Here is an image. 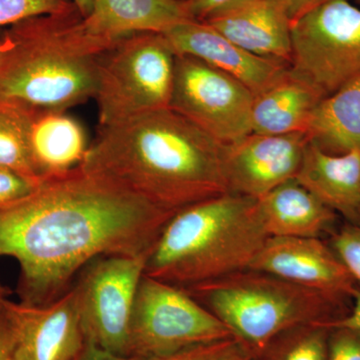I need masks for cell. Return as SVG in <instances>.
Listing matches in <instances>:
<instances>
[{
  "mask_svg": "<svg viewBox=\"0 0 360 360\" xmlns=\"http://www.w3.org/2000/svg\"><path fill=\"white\" fill-rule=\"evenodd\" d=\"M174 213L78 167L0 205V258L20 265V302L49 304L97 257L149 255Z\"/></svg>",
  "mask_w": 360,
  "mask_h": 360,
  "instance_id": "6da1fadb",
  "label": "cell"
},
{
  "mask_svg": "<svg viewBox=\"0 0 360 360\" xmlns=\"http://www.w3.org/2000/svg\"><path fill=\"white\" fill-rule=\"evenodd\" d=\"M79 167L175 212L229 193L224 144L172 108L101 127Z\"/></svg>",
  "mask_w": 360,
  "mask_h": 360,
  "instance_id": "7a4b0ae2",
  "label": "cell"
},
{
  "mask_svg": "<svg viewBox=\"0 0 360 360\" xmlns=\"http://www.w3.org/2000/svg\"><path fill=\"white\" fill-rule=\"evenodd\" d=\"M115 42L90 32L77 6L9 25L0 33V99L63 112L86 103Z\"/></svg>",
  "mask_w": 360,
  "mask_h": 360,
  "instance_id": "3957f363",
  "label": "cell"
},
{
  "mask_svg": "<svg viewBox=\"0 0 360 360\" xmlns=\"http://www.w3.org/2000/svg\"><path fill=\"white\" fill-rule=\"evenodd\" d=\"M269 238L257 200L222 194L174 213L144 274L186 290L250 269Z\"/></svg>",
  "mask_w": 360,
  "mask_h": 360,
  "instance_id": "277c9868",
  "label": "cell"
},
{
  "mask_svg": "<svg viewBox=\"0 0 360 360\" xmlns=\"http://www.w3.org/2000/svg\"><path fill=\"white\" fill-rule=\"evenodd\" d=\"M257 357L291 329L326 328L342 319L350 298L311 290L253 269L186 288Z\"/></svg>",
  "mask_w": 360,
  "mask_h": 360,
  "instance_id": "5b68a950",
  "label": "cell"
},
{
  "mask_svg": "<svg viewBox=\"0 0 360 360\" xmlns=\"http://www.w3.org/2000/svg\"><path fill=\"white\" fill-rule=\"evenodd\" d=\"M175 58L163 33H135L116 40L99 61L94 99L101 127L169 108Z\"/></svg>",
  "mask_w": 360,
  "mask_h": 360,
  "instance_id": "8992f818",
  "label": "cell"
},
{
  "mask_svg": "<svg viewBox=\"0 0 360 360\" xmlns=\"http://www.w3.org/2000/svg\"><path fill=\"white\" fill-rule=\"evenodd\" d=\"M232 336L219 317L184 288L142 277L130 322V356L158 359Z\"/></svg>",
  "mask_w": 360,
  "mask_h": 360,
  "instance_id": "52a82bcc",
  "label": "cell"
},
{
  "mask_svg": "<svg viewBox=\"0 0 360 360\" xmlns=\"http://www.w3.org/2000/svg\"><path fill=\"white\" fill-rule=\"evenodd\" d=\"M290 68L330 96L360 73V8L329 0L292 21Z\"/></svg>",
  "mask_w": 360,
  "mask_h": 360,
  "instance_id": "ba28073f",
  "label": "cell"
},
{
  "mask_svg": "<svg viewBox=\"0 0 360 360\" xmlns=\"http://www.w3.org/2000/svg\"><path fill=\"white\" fill-rule=\"evenodd\" d=\"M148 255H105L80 270L72 286L85 340L129 355L130 322Z\"/></svg>",
  "mask_w": 360,
  "mask_h": 360,
  "instance_id": "9c48e42d",
  "label": "cell"
},
{
  "mask_svg": "<svg viewBox=\"0 0 360 360\" xmlns=\"http://www.w3.org/2000/svg\"><path fill=\"white\" fill-rule=\"evenodd\" d=\"M255 94L236 78L189 56L175 58L169 108L222 144L251 134Z\"/></svg>",
  "mask_w": 360,
  "mask_h": 360,
  "instance_id": "30bf717a",
  "label": "cell"
},
{
  "mask_svg": "<svg viewBox=\"0 0 360 360\" xmlns=\"http://www.w3.org/2000/svg\"><path fill=\"white\" fill-rule=\"evenodd\" d=\"M0 316L8 336L9 360H77L86 342L73 286L45 305L6 298L0 302Z\"/></svg>",
  "mask_w": 360,
  "mask_h": 360,
  "instance_id": "8fae6325",
  "label": "cell"
},
{
  "mask_svg": "<svg viewBox=\"0 0 360 360\" xmlns=\"http://www.w3.org/2000/svg\"><path fill=\"white\" fill-rule=\"evenodd\" d=\"M309 141L303 132L250 134L224 144L229 193L259 200L283 182L295 179Z\"/></svg>",
  "mask_w": 360,
  "mask_h": 360,
  "instance_id": "7c38bea8",
  "label": "cell"
},
{
  "mask_svg": "<svg viewBox=\"0 0 360 360\" xmlns=\"http://www.w3.org/2000/svg\"><path fill=\"white\" fill-rule=\"evenodd\" d=\"M248 269L350 300L357 288L333 248L319 238L269 236Z\"/></svg>",
  "mask_w": 360,
  "mask_h": 360,
  "instance_id": "4fadbf2b",
  "label": "cell"
},
{
  "mask_svg": "<svg viewBox=\"0 0 360 360\" xmlns=\"http://www.w3.org/2000/svg\"><path fill=\"white\" fill-rule=\"evenodd\" d=\"M163 34L175 54L193 56L224 71L245 84L255 96L276 82L290 66L241 49L205 21H184Z\"/></svg>",
  "mask_w": 360,
  "mask_h": 360,
  "instance_id": "5bb4252c",
  "label": "cell"
},
{
  "mask_svg": "<svg viewBox=\"0 0 360 360\" xmlns=\"http://www.w3.org/2000/svg\"><path fill=\"white\" fill-rule=\"evenodd\" d=\"M205 22L255 56L290 65L292 20L285 0H257L212 16Z\"/></svg>",
  "mask_w": 360,
  "mask_h": 360,
  "instance_id": "9a60e30c",
  "label": "cell"
},
{
  "mask_svg": "<svg viewBox=\"0 0 360 360\" xmlns=\"http://www.w3.org/2000/svg\"><path fill=\"white\" fill-rule=\"evenodd\" d=\"M295 179L348 224H360L359 151L329 155L309 141Z\"/></svg>",
  "mask_w": 360,
  "mask_h": 360,
  "instance_id": "2e32d148",
  "label": "cell"
},
{
  "mask_svg": "<svg viewBox=\"0 0 360 360\" xmlns=\"http://www.w3.org/2000/svg\"><path fill=\"white\" fill-rule=\"evenodd\" d=\"M322 98L321 92L290 66L276 82L255 94L251 134H305L312 112Z\"/></svg>",
  "mask_w": 360,
  "mask_h": 360,
  "instance_id": "e0dca14e",
  "label": "cell"
},
{
  "mask_svg": "<svg viewBox=\"0 0 360 360\" xmlns=\"http://www.w3.org/2000/svg\"><path fill=\"white\" fill-rule=\"evenodd\" d=\"M90 32L111 41L142 32H167L191 20L184 0H92Z\"/></svg>",
  "mask_w": 360,
  "mask_h": 360,
  "instance_id": "ac0fdd59",
  "label": "cell"
},
{
  "mask_svg": "<svg viewBox=\"0 0 360 360\" xmlns=\"http://www.w3.org/2000/svg\"><path fill=\"white\" fill-rule=\"evenodd\" d=\"M257 200L269 236L319 238L333 229L338 217L295 179L283 182Z\"/></svg>",
  "mask_w": 360,
  "mask_h": 360,
  "instance_id": "d6986e66",
  "label": "cell"
},
{
  "mask_svg": "<svg viewBox=\"0 0 360 360\" xmlns=\"http://www.w3.org/2000/svg\"><path fill=\"white\" fill-rule=\"evenodd\" d=\"M89 144L82 123L63 111L33 110L30 156L39 179L65 174L82 165Z\"/></svg>",
  "mask_w": 360,
  "mask_h": 360,
  "instance_id": "ffe728a7",
  "label": "cell"
},
{
  "mask_svg": "<svg viewBox=\"0 0 360 360\" xmlns=\"http://www.w3.org/2000/svg\"><path fill=\"white\" fill-rule=\"evenodd\" d=\"M305 134L324 153H360V73L317 104Z\"/></svg>",
  "mask_w": 360,
  "mask_h": 360,
  "instance_id": "44dd1931",
  "label": "cell"
},
{
  "mask_svg": "<svg viewBox=\"0 0 360 360\" xmlns=\"http://www.w3.org/2000/svg\"><path fill=\"white\" fill-rule=\"evenodd\" d=\"M32 113L30 108L0 99V167L41 180L35 174L30 156Z\"/></svg>",
  "mask_w": 360,
  "mask_h": 360,
  "instance_id": "7402d4cb",
  "label": "cell"
},
{
  "mask_svg": "<svg viewBox=\"0 0 360 360\" xmlns=\"http://www.w3.org/2000/svg\"><path fill=\"white\" fill-rule=\"evenodd\" d=\"M329 331L321 326H300L277 338L265 352H270L269 360H326Z\"/></svg>",
  "mask_w": 360,
  "mask_h": 360,
  "instance_id": "603a6c76",
  "label": "cell"
},
{
  "mask_svg": "<svg viewBox=\"0 0 360 360\" xmlns=\"http://www.w3.org/2000/svg\"><path fill=\"white\" fill-rule=\"evenodd\" d=\"M257 355L236 336L186 348L167 356L146 360H253Z\"/></svg>",
  "mask_w": 360,
  "mask_h": 360,
  "instance_id": "cb8c5ba5",
  "label": "cell"
},
{
  "mask_svg": "<svg viewBox=\"0 0 360 360\" xmlns=\"http://www.w3.org/2000/svg\"><path fill=\"white\" fill-rule=\"evenodd\" d=\"M72 0H0V26L13 25L37 16L63 13Z\"/></svg>",
  "mask_w": 360,
  "mask_h": 360,
  "instance_id": "d4e9b609",
  "label": "cell"
},
{
  "mask_svg": "<svg viewBox=\"0 0 360 360\" xmlns=\"http://www.w3.org/2000/svg\"><path fill=\"white\" fill-rule=\"evenodd\" d=\"M329 246L360 288V224H348L333 233Z\"/></svg>",
  "mask_w": 360,
  "mask_h": 360,
  "instance_id": "484cf974",
  "label": "cell"
},
{
  "mask_svg": "<svg viewBox=\"0 0 360 360\" xmlns=\"http://www.w3.org/2000/svg\"><path fill=\"white\" fill-rule=\"evenodd\" d=\"M326 360H360V333L345 328H331Z\"/></svg>",
  "mask_w": 360,
  "mask_h": 360,
  "instance_id": "4316f807",
  "label": "cell"
},
{
  "mask_svg": "<svg viewBox=\"0 0 360 360\" xmlns=\"http://www.w3.org/2000/svg\"><path fill=\"white\" fill-rule=\"evenodd\" d=\"M41 180L30 179L8 168L0 167V205L25 198L35 191Z\"/></svg>",
  "mask_w": 360,
  "mask_h": 360,
  "instance_id": "83f0119b",
  "label": "cell"
},
{
  "mask_svg": "<svg viewBox=\"0 0 360 360\" xmlns=\"http://www.w3.org/2000/svg\"><path fill=\"white\" fill-rule=\"evenodd\" d=\"M257 0H184L191 20L205 21L217 14Z\"/></svg>",
  "mask_w": 360,
  "mask_h": 360,
  "instance_id": "f1b7e54d",
  "label": "cell"
},
{
  "mask_svg": "<svg viewBox=\"0 0 360 360\" xmlns=\"http://www.w3.org/2000/svg\"><path fill=\"white\" fill-rule=\"evenodd\" d=\"M326 328L328 329L345 328L360 333V288L359 286L352 292V307L347 314L342 319L331 322Z\"/></svg>",
  "mask_w": 360,
  "mask_h": 360,
  "instance_id": "f546056e",
  "label": "cell"
},
{
  "mask_svg": "<svg viewBox=\"0 0 360 360\" xmlns=\"http://www.w3.org/2000/svg\"><path fill=\"white\" fill-rule=\"evenodd\" d=\"M77 360H146L139 357L115 354L87 341Z\"/></svg>",
  "mask_w": 360,
  "mask_h": 360,
  "instance_id": "4dcf8cb0",
  "label": "cell"
},
{
  "mask_svg": "<svg viewBox=\"0 0 360 360\" xmlns=\"http://www.w3.org/2000/svg\"><path fill=\"white\" fill-rule=\"evenodd\" d=\"M285 1L288 4V13L293 21L302 16V14L311 11L314 7L321 6L324 2L329 1V0H285ZM359 1L360 2V0Z\"/></svg>",
  "mask_w": 360,
  "mask_h": 360,
  "instance_id": "1f68e13d",
  "label": "cell"
},
{
  "mask_svg": "<svg viewBox=\"0 0 360 360\" xmlns=\"http://www.w3.org/2000/svg\"><path fill=\"white\" fill-rule=\"evenodd\" d=\"M0 360H9L8 336L4 321L0 316Z\"/></svg>",
  "mask_w": 360,
  "mask_h": 360,
  "instance_id": "d6a6232c",
  "label": "cell"
},
{
  "mask_svg": "<svg viewBox=\"0 0 360 360\" xmlns=\"http://www.w3.org/2000/svg\"><path fill=\"white\" fill-rule=\"evenodd\" d=\"M72 2L84 18L91 13L92 0H72Z\"/></svg>",
  "mask_w": 360,
  "mask_h": 360,
  "instance_id": "836d02e7",
  "label": "cell"
},
{
  "mask_svg": "<svg viewBox=\"0 0 360 360\" xmlns=\"http://www.w3.org/2000/svg\"><path fill=\"white\" fill-rule=\"evenodd\" d=\"M11 295V290H9L8 286H6V284L2 283L1 281H0V302L6 300V298H8Z\"/></svg>",
  "mask_w": 360,
  "mask_h": 360,
  "instance_id": "e575fe53",
  "label": "cell"
},
{
  "mask_svg": "<svg viewBox=\"0 0 360 360\" xmlns=\"http://www.w3.org/2000/svg\"><path fill=\"white\" fill-rule=\"evenodd\" d=\"M253 360H265L264 359H260V357H257V359H255Z\"/></svg>",
  "mask_w": 360,
  "mask_h": 360,
  "instance_id": "d590c367",
  "label": "cell"
}]
</instances>
